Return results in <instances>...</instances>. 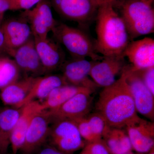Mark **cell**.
Returning <instances> with one entry per match:
<instances>
[{"instance_id":"cell-1","label":"cell","mask_w":154,"mask_h":154,"mask_svg":"<svg viewBox=\"0 0 154 154\" xmlns=\"http://www.w3.org/2000/svg\"><path fill=\"white\" fill-rule=\"evenodd\" d=\"M96 107L110 127L124 128L138 116L124 69L118 79L101 91Z\"/></svg>"},{"instance_id":"cell-2","label":"cell","mask_w":154,"mask_h":154,"mask_svg":"<svg viewBox=\"0 0 154 154\" xmlns=\"http://www.w3.org/2000/svg\"><path fill=\"white\" fill-rule=\"evenodd\" d=\"M95 19L96 52L104 57H124L125 51L131 41L124 22L115 10L113 3L99 6Z\"/></svg>"},{"instance_id":"cell-3","label":"cell","mask_w":154,"mask_h":154,"mask_svg":"<svg viewBox=\"0 0 154 154\" xmlns=\"http://www.w3.org/2000/svg\"><path fill=\"white\" fill-rule=\"evenodd\" d=\"M119 16L127 30L130 41L153 33L154 10L142 0H122L119 2Z\"/></svg>"},{"instance_id":"cell-4","label":"cell","mask_w":154,"mask_h":154,"mask_svg":"<svg viewBox=\"0 0 154 154\" xmlns=\"http://www.w3.org/2000/svg\"><path fill=\"white\" fill-rule=\"evenodd\" d=\"M57 42L62 44L73 59L102 60L104 56L96 52L95 42L85 31L57 22L52 31Z\"/></svg>"},{"instance_id":"cell-5","label":"cell","mask_w":154,"mask_h":154,"mask_svg":"<svg viewBox=\"0 0 154 154\" xmlns=\"http://www.w3.org/2000/svg\"><path fill=\"white\" fill-rule=\"evenodd\" d=\"M48 140L49 144L65 154H73L82 149L87 142L80 135L74 122L65 119L51 124Z\"/></svg>"},{"instance_id":"cell-6","label":"cell","mask_w":154,"mask_h":154,"mask_svg":"<svg viewBox=\"0 0 154 154\" xmlns=\"http://www.w3.org/2000/svg\"><path fill=\"white\" fill-rule=\"evenodd\" d=\"M60 16L87 28L96 18L98 8L91 0H50Z\"/></svg>"},{"instance_id":"cell-7","label":"cell","mask_w":154,"mask_h":154,"mask_svg":"<svg viewBox=\"0 0 154 154\" xmlns=\"http://www.w3.org/2000/svg\"><path fill=\"white\" fill-rule=\"evenodd\" d=\"M126 80L129 86L137 113L150 121L154 120V95L145 85L130 65L124 68Z\"/></svg>"},{"instance_id":"cell-8","label":"cell","mask_w":154,"mask_h":154,"mask_svg":"<svg viewBox=\"0 0 154 154\" xmlns=\"http://www.w3.org/2000/svg\"><path fill=\"white\" fill-rule=\"evenodd\" d=\"M51 6L48 0H42L33 9L26 10L21 15L30 25L33 38H47L48 33L52 31L57 23Z\"/></svg>"},{"instance_id":"cell-9","label":"cell","mask_w":154,"mask_h":154,"mask_svg":"<svg viewBox=\"0 0 154 154\" xmlns=\"http://www.w3.org/2000/svg\"><path fill=\"white\" fill-rule=\"evenodd\" d=\"M93 93L91 91L80 92L57 108L45 110L51 123L61 119H72L87 116L91 109Z\"/></svg>"},{"instance_id":"cell-10","label":"cell","mask_w":154,"mask_h":154,"mask_svg":"<svg viewBox=\"0 0 154 154\" xmlns=\"http://www.w3.org/2000/svg\"><path fill=\"white\" fill-rule=\"evenodd\" d=\"M51 120L45 110L33 117L29 125L25 142L20 151L22 154H34L48 139Z\"/></svg>"},{"instance_id":"cell-11","label":"cell","mask_w":154,"mask_h":154,"mask_svg":"<svg viewBox=\"0 0 154 154\" xmlns=\"http://www.w3.org/2000/svg\"><path fill=\"white\" fill-rule=\"evenodd\" d=\"M133 150L145 154L154 147V123L138 116L125 128Z\"/></svg>"},{"instance_id":"cell-12","label":"cell","mask_w":154,"mask_h":154,"mask_svg":"<svg viewBox=\"0 0 154 154\" xmlns=\"http://www.w3.org/2000/svg\"><path fill=\"white\" fill-rule=\"evenodd\" d=\"M95 61L86 59H73L65 61L61 67L62 75L68 84L94 92L99 87L91 79L90 73Z\"/></svg>"},{"instance_id":"cell-13","label":"cell","mask_w":154,"mask_h":154,"mask_svg":"<svg viewBox=\"0 0 154 154\" xmlns=\"http://www.w3.org/2000/svg\"><path fill=\"white\" fill-rule=\"evenodd\" d=\"M125 58L124 57H104L102 60L95 61L90 77L99 87L105 88L113 85L127 65Z\"/></svg>"},{"instance_id":"cell-14","label":"cell","mask_w":154,"mask_h":154,"mask_svg":"<svg viewBox=\"0 0 154 154\" xmlns=\"http://www.w3.org/2000/svg\"><path fill=\"white\" fill-rule=\"evenodd\" d=\"M0 28L5 38L6 54L11 57L16 50L33 36L30 25L22 17L7 20Z\"/></svg>"},{"instance_id":"cell-15","label":"cell","mask_w":154,"mask_h":154,"mask_svg":"<svg viewBox=\"0 0 154 154\" xmlns=\"http://www.w3.org/2000/svg\"><path fill=\"white\" fill-rule=\"evenodd\" d=\"M123 56L135 70L154 66V40L149 37L130 42Z\"/></svg>"},{"instance_id":"cell-16","label":"cell","mask_w":154,"mask_h":154,"mask_svg":"<svg viewBox=\"0 0 154 154\" xmlns=\"http://www.w3.org/2000/svg\"><path fill=\"white\" fill-rule=\"evenodd\" d=\"M34 39L44 75L50 74L61 68L66 61V55L59 43L48 37Z\"/></svg>"},{"instance_id":"cell-17","label":"cell","mask_w":154,"mask_h":154,"mask_svg":"<svg viewBox=\"0 0 154 154\" xmlns=\"http://www.w3.org/2000/svg\"><path fill=\"white\" fill-rule=\"evenodd\" d=\"M11 57L20 70L25 73L28 76L37 77L44 75L33 36L16 50Z\"/></svg>"},{"instance_id":"cell-18","label":"cell","mask_w":154,"mask_h":154,"mask_svg":"<svg viewBox=\"0 0 154 154\" xmlns=\"http://www.w3.org/2000/svg\"><path fill=\"white\" fill-rule=\"evenodd\" d=\"M43 111L41 102L33 101L22 107L21 113L11 137V145L13 154H17L22 148L25 135L31 121L37 113Z\"/></svg>"},{"instance_id":"cell-19","label":"cell","mask_w":154,"mask_h":154,"mask_svg":"<svg viewBox=\"0 0 154 154\" xmlns=\"http://www.w3.org/2000/svg\"><path fill=\"white\" fill-rule=\"evenodd\" d=\"M37 77L26 76L3 88L0 91V99L3 104L5 106L21 108Z\"/></svg>"},{"instance_id":"cell-20","label":"cell","mask_w":154,"mask_h":154,"mask_svg":"<svg viewBox=\"0 0 154 154\" xmlns=\"http://www.w3.org/2000/svg\"><path fill=\"white\" fill-rule=\"evenodd\" d=\"M68 84L62 75L48 74L37 77L29 95L22 103L21 107L33 101L41 102L55 88Z\"/></svg>"},{"instance_id":"cell-21","label":"cell","mask_w":154,"mask_h":154,"mask_svg":"<svg viewBox=\"0 0 154 154\" xmlns=\"http://www.w3.org/2000/svg\"><path fill=\"white\" fill-rule=\"evenodd\" d=\"M22 107L5 106L0 108V154H7L11 137L21 113Z\"/></svg>"},{"instance_id":"cell-22","label":"cell","mask_w":154,"mask_h":154,"mask_svg":"<svg viewBox=\"0 0 154 154\" xmlns=\"http://www.w3.org/2000/svg\"><path fill=\"white\" fill-rule=\"evenodd\" d=\"M87 91L91 90L69 84L57 87L51 92L46 99L40 102L42 110H49L56 109L76 94Z\"/></svg>"},{"instance_id":"cell-23","label":"cell","mask_w":154,"mask_h":154,"mask_svg":"<svg viewBox=\"0 0 154 154\" xmlns=\"http://www.w3.org/2000/svg\"><path fill=\"white\" fill-rule=\"evenodd\" d=\"M102 139L111 154H124L132 151L129 137L124 128L110 127Z\"/></svg>"},{"instance_id":"cell-24","label":"cell","mask_w":154,"mask_h":154,"mask_svg":"<svg viewBox=\"0 0 154 154\" xmlns=\"http://www.w3.org/2000/svg\"><path fill=\"white\" fill-rule=\"evenodd\" d=\"M21 72L13 58L0 55V91L20 79Z\"/></svg>"},{"instance_id":"cell-25","label":"cell","mask_w":154,"mask_h":154,"mask_svg":"<svg viewBox=\"0 0 154 154\" xmlns=\"http://www.w3.org/2000/svg\"><path fill=\"white\" fill-rule=\"evenodd\" d=\"M87 118L96 137L102 139L110 128L105 119L97 112L88 114Z\"/></svg>"},{"instance_id":"cell-26","label":"cell","mask_w":154,"mask_h":154,"mask_svg":"<svg viewBox=\"0 0 154 154\" xmlns=\"http://www.w3.org/2000/svg\"><path fill=\"white\" fill-rule=\"evenodd\" d=\"M72 120L74 122L80 135L86 142H91L99 139L97 138L94 134L87 119V116L73 119Z\"/></svg>"},{"instance_id":"cell-27","label":"cell","mask_w":154,"mask_h":154,"mask_svg":"<svg viewBox=\"0 0 154 154\" xmlns=\"http://www.w3.org/2000/svg\"><path fill=\"white\" fill-rule=\"evenodd\" d=\"M82 149L89 154H111L102 139L87 142Z\"/></svg>"},{"instance_id":"cell-28","label":"cell","mask_w":154,"mask_h":154,"mask_svg":"<svg viewBox=\"0 0 154 154\" xmlns=\"http://www.w3.org/2000/svg\"><path fill=\"white\" fill-rule=\"evenodd\" d=\"M135 71L144 84L154 95V66Z\"/></svg>"},{"instance_id":"cell-29","label":"cell","mask_w":154,"mask_h":154,"mask_svg":"<svg viewBox=\"0 0 154 154\" xmlns=\"http://www.w3.org/2000/svg\"><path fill=\"white\" fill-rule=\"evenodd\" d=\"M17 10H30L42 0H13Z\"/></svg>"},{"instance_id":"cell-30","label":"cell","mask_w":154,"mask_h":154,"mask_svg":"<svg viewBox=\"0 0 154 154\" xmlns=\"http://www.w3.org/2000/svg\"><path fill=\"white\" fill-rule=\"evenodd\" d=\"M35 154H65L50 144H45L35 152Z\"/></svg>"},{"instance_id":"cell-31","label":"cell","mask_w":154,"mask_h":154,"mask_svg":"<svg viewBox=\"0 0 154 154\" xmlns=\"http://www.w3.org/2000/svg\"><path fill=\"white\" fill-rule=\"evenodd\" d=\"M17 8L13 0H0V13L8 11H16Z\"/></svg>"},{"instance_id":"cell-32","label":"cell","mask_w":154,"mask_h":154,"mask_svg":"<svg viewBox=\"0 0 154 154\" xmlns=\"http://www.w3.org/2000/svg\"><path fill=\"white\" fill-rule=\"evenodd\" d=\"M6 53L5 45V38L2 31L0 28V55Z\"/></svg>"},{"instance_id":"cell-33","label":"cell","mask_w":154,"mask_h":154,"mask_svg":"<svg viewBox=\"0 0 154 154\" xmlns=\"http://www.w3.org/2000/svg\"><path fill=\"white\" fill-rule=\"evenodd\" d=\"M94 5L97 8L103 4H107V3L115 2L117 0H91Z\"/></svg>"},{"instance_id":"cell-34","label":"cell","mask_w":154,"mask_h":154,"mask_svg":"<svg viewBox=\"0 0 154 154\" xmlns=\"http://www.w3.org/2000/svg\"><path fill=\"white\" fill-rule=\"evenodd\" d=\"M144 2L150 5H152V3H153L154 0H142Z\"/></svg>"},{"instance_id":"cell-35","label":"cell","mask_w":154,"mask_h":154,"mask_svg":"<svg viewBox=\"0 0 154 154\" xmlns=\"http://www.w3.org/2000/svg\"><path fill=\"white\" fill-rule=\"evenodd\" d=\"M3 17H4V14L0 13V26L2 23Z\"/></svg>"},{"instance_id":"cell-36","label":"cell","mask_w":154,"mask_h":154,"mask_svg":"<svg viewBox=\"0 0 154 154\" xmlns=\"http://www.w3.org/2000/svg\"><path fill=\"white\" fill-rule=\"evenodd\" d=\"M124 154H145L140 153L137 152H136V153H134V152H133L132 151H131L128 152L126 153H125Z\"/></svg>"},{"instance_id":"cell-37","label":"cell","mask_w":154,"mask_h":154,"mask_svg":"<svg viewBox=\"0 0 154 154\" xmlns=\"http://www.w3.org/2000/svg\"><path fill=\"white\" fill-rule=\"evenodd\" d=\"M147 154H154V147L147 153Z\"/></svg>"},{"instance_id":"cell-38","label":"cell","mask_w":154,"mask_h":154,"mask_svg":"<svg viewBox=\"0 0 154 154\" xmlns=\"http://www.w3.org/2000/svg\"><path fill=\"white\" fill-rule=\"evenodd\" d=\"M79 154H88V153L86 152H85V151L83 150L82 149V151H81V152Z\"/></svg>"}]
</instances>
